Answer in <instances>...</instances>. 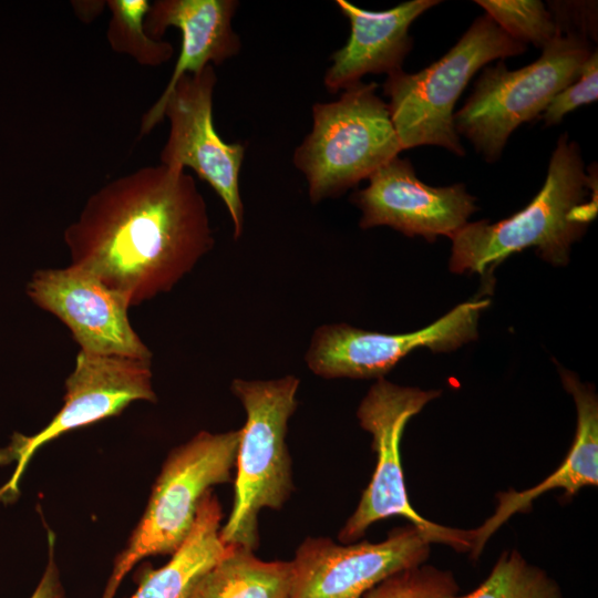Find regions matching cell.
<instances>
[{
    "mask_svg": "<svg viewBox=\"0 0 598 598\" xmlns=\"http://www.w3.org/2000/svg\"><path fill=\"white\" fill-rule=\"evenodd\" d=\"M369 185L350 200L361 210L360 227H392L405 236L434 241L452 236L477 210L463 184L433 187L420 181L408 158L399 156L375 171Z\"/></svg>",
    "mask_w": 598,
    "mask_h": 598,
    "instance_id": "cell-14",
    "label": "cell"
},
{
    "mask_svg": "<svg viewBox=\"0 0 598 598\" xmlns=\"http://www.w3.org/2000/svg\"><path fill=\"white\" fill-rule=\"evenodd\" d=\"M488 17L509 37L537 48L547 45L558 33L556 22L538 0H478Z\"/></svg>",
    "mask_w": 598,
    "mask_h": 598,
    "instance_id": "cell-22",
    "label": "cell"
},
{
    "mask_svg": "<svg viewBox=\"0 0 598 598\" xmlns=\"http://www.w3.org/2000/svg\"><path fill=\"white\" fill-rule=\"evenodd\" d=\"M453 598H563L559 585L516 549L504 551L473 591Z\"/></svg>",
    "mask_w": 598,
    "mask_h": 598,
    "instance_id": "cell-21",
    "label": "cell"
},
{
    "mask_svg": "<svg viewBox=\"0 0 598 598\" xmlns=\"http://www.w3.org/2000/svg\"><path fill=\"white\" fill-rule=\"evenodd\" d=\"M592 51L587 35L558 29L535 62L515 71L503 61L484 68L472 95L454 114L455 131L486 162H496L509 135L537 117L556 94L577 80Z\"/></svg>",
    "mask_w": 598,
    "mask_h": 598,
    "instance_id": "cell-6",
    "label": "cell"
},
{
    "mask_svg": "<svg viewBox=\"0 0 598 598\" xmlns=\"http://www.w3.org/2000/svg\"><path fill=\"white\" fill-rule=\"evenodd\" d=\"M300 380L295 375L272 380L235 379L231 391L241 402L246 422L240 429L237 476L231 513L220 528L227 545L255 550L258 514L279 509L292 491L291 461L286 444L287 424L297 409Z\"/></svg>",
    "mask_w": 598,
    "mask_h": 598,
    "instance_id": "cell-3",
    "label": "cell"
},
{
    "mask_svg": "<svg viewBox=\"0 0 598 598\" xmlns=\"http://www.w3.org/2000/svg\"><path fill=\"white\" fill-rule=\"evenodd\" d=\"M440 394L439 390L401 386L380 378L361 401L357 416L372 436L377 465L355 511L339 533L342 543L359 539L375 522L402 516L431 544H444L462 553L472 550V529L451 528L422 517L411 506L405 488L400 458L403 430L412 416Z\"/></svg>",
    "mask_w": 598,
    "mask_h": 598,
    "instance_id": "cell-8",
    "label": "cell"
},
{
    "mask_svg": "<svg viewBox=\"0 0 598 598\" xmlns=\"http://www.w3.org/2000/svg\"><path fill=\"white\" fill-rule=\"evenodd\" d=\"M27 293L70 329L81 351L151 360L130 322L128 303L90 274L70 265L37 270Z\"/></svg>",
    "mask_w": 598,
    "mask_h": 598,
    "instance_id": "cell-13",
    "label": "cell"
},
{
    "mask_svg": "<svg viewBox=\"0 0 598 598\" xmlns=\"http://www.w3.org/2000/svg\"><path fill=\"white\" fill-rule=\"evenodd\" d=\"M587 174L580 148L564 133L551 154L539 193L513 216L467 223L452 236L450 269L487 278L508 256L534 247L547 262L564 266L571 245L597 215V171Z\"/></svg>",
    "mask_w": 598,
    "mask_h": 598,
    "instance_id": "cell-2",
    "label": "cell"
},
{
    "mask_svg": "<svg viewBox=\"0 0 598 598\" xmlns=\"http://www.w3.org/2000/svg\"><path fill=\"white\" fill-rule=\"evenodd\" d=\"M598 51L594 50L580 69L575 82L556 94L542 118L547 126L558 124L576 107L592 103L598 97Z\"/></svg>",
    "mask_w": 598,
    "mask_h": 598,
    "instance_id": "cell-24",
    "label": "cell"
},
{
    "mask_svg": "<svg viewBox=\"0 0 598 598\" xmlns=\"http://www.w3.org/2000/svg\"><path fill=\"white\" fill-rule=\"evenodd\" d=\"M458 585L453 573L422 564L396 573L362 598H453Z\"/></svg>",
    "mask_w": 598,
    "mask_h": 598,
    "instance_id": "cell-23",
    "label": "cell"
},
{
    "mask_svg": "<svg viewBox=\"0 0 598 598\" xmlns=\"http://www.w3.org/2000/svg\"><path fill=\"white\" fill-rule=\"evenodd\" d=\"M488 305L487 299L461 303L430 326L408 333L323 324L315 331L305 360L324 379H380L417 348L448 352L475 340L480 316Z\"/></svg>",
    "mask_w": 598,
    "mask_h": 598,
    "instance_id": "cell-11",
    "label": "cell"
},
{
    "mask_svg": "<svg viewBox=\"0 0 598 598\" xmlns=\"http://www.w3.org/2000/svg\"><path fill=\"white\" fill-rule=\"evenodd\" d=\"M239 440L240 430L202 431L169 453L143 516L114 561L101 598H115L125 576L142 559L172 555L183 544L206 493L231 480Z\"/></svg>",
    "mask_w": 598,
    "mask_h": 598,
    "instance_id": "cell-7",
    "label": "cell"
},
{
    "mask_svg": "<svg viewBox=\"0 0 598 598\" xmlns=\"http://www.w3.org/2000/svg\"><path fill=\"white\" fill-rule=\"evenodd\" d=\"M105 3L111 12L106 39L114 52L127 54L144 66H159L171 60L173 45L150 37L145 30L150 1L107 0Z\"/></svg>",
    "mask_w": 598,
    "mask_h": 598,
    "instance_id": "cell-20",
    "label": "cell"
},
{
    "mask_svg": "<svg viewBox=\"0 0 598 598\" xmlns=\"http://www.w3.org/2000/svg\"><path fill=\"white\" fill-rule=\"evenodd\" d=\"M216 82L213 65L183 75L144 113L140 135L151 133L164 117L168 118L169 133L159 154L161 163L192 168L209 184L224 202L234 225V237L238 239L244 229L239 174L246 148L238 143H226L216 132L213 121Z\"/></svg>",
    "mask_w": 598,
    "mask_h": 598,
    "instance_id": "cell-9",
    "label": "cell"
},
{
    "mask_svg": "<svg viewBox=\"0 0 598 598\" xmlns=\"http://www.w3.org/2000/svg\"><path fill=\"white\" fill-rule=\"evenodd\" d=\"M236 0H156L150 4L144 27L161 39L169 27L182 33V47L174 71L161 95L167 94L187 73L218 65L237 55L241 48L231 27Z\"/></svg>",
    "mask_w": 598,
    "mask_h": 598,
    "instance_id": "cell-17",
    "label": "cell"
},
{
    "mask_svg": "<svg viewBox=\"0 0 598 598\" xmlns=\"http://www.w3.org/2000/svg\"><path fill=\"white\" fill-rule=\"evenodd\" d=\"M436 0H411L383 11H369L347 0L336 4L350 23L346 44L332 53L331 66L323 79L324 86L337 93L358 82L365 74L402 70V64L413 45L409 33L411 24Z\"/></svg>",
    "mask_w": 598,
    "mask_h": 598,
    "instance_id": "cell-15",
    "label": "cell"
},
{
    "mask_svg": "<svg viewBox=\"0 0 598 598\" xmlns=\"http://www.w3.org/2000/svg\"><path fill=\"white\" fill-rule=\"evenodd\" d=\"M526 49L485 13L436 62L416 73L400 70L388 75L383 93L402 150L435 145L464 156L454 126L457 99L481 68Z\"/></svg>",
    "mask_w": 598,
    "mask_h": 598,
    "instance_id": "cell-4",
    "label": "cell"
},
{
    "mask_svg": "<svg viewBox=\"0 0 598 598\" xmlns=\"http://www.w3.org/2000/svg\"><path fill=\"white\" fill-rule=\"evenodd\" d=\"M291 561H265L234 545L199 580L190 598H290Z\"/></svg>",
    "mask_w": 598,
    "mask_h": 598,
    "instance_id": "cell-19",
    "label": "cell"
},
{
    "mask_svg": "<svg viewBox=\"0 0 598 598\" xmlns=\"http://www.w3.org/2000/svg\"><path fill=\"white\" fill-rule=\"evenodd\" d=\"M375 82H358L337 101L312 106V130L293 154L312 203L369 178L402 150Z\"/></svg>",
    "mask_w": 598,
    "mask_h": 598,
    "instance_id": "cell-5",
    "label": "cell"
},
{
    "mask_svg": "<svg viewBox=\"0 0 598 598\" xmlns=\"http://www.w3.org/2000/svg\"><path fill=\"white\" fill-rule=\"evenodd\" d=\"M48 564L30 598H66L54 558V534L48 530Z\"/></svg>",
    "mask_w": 598,
    "mask_h": 598,
    "instance_id": "cell-25",
    "label": "cell"
},
{
    "mask_svg": "<svg viewBox=\"0 0 598 598\" xmlns=\"http://www.w3.org/2000/svg\"><path fill=\"white\" fill-rule=\"evenodd\" d=\"M563 384L576 405L577 426L574 442L560 466L547 478L522 492L513 488L496 495L494 513L472 529L471 557L477 558L488 538L514 514L530 509L533 501L543 494L561 488L566 496L576 495L582 487L598 485V399L592 386L576 374L559 369Z\"/></svg>",
    "mask_w": 598,
    "mask_h": 598,
    "instance_id": "cell-16",
    "label": "cell"
},
{
    "mask_svg": "<svg viewBox=\"0 0 598 598\" xmlns=\"http://www.w3.org/2000/svg\"><path fill=\"white\" fill-rule=\"evenodd\" d=\"M430 545L412 524L394 528L380 543L307 538L290 560V598H362L388 577L425 564Z\"/></svg>",
    "mask_w": 598,
    "mask_h": 598,
    "instance_id": "cell-12",
    "label": "cell"
},
{
    "mask_svg": "<svg viewBox=\"0 0 598 598\" xmlns=\"http://www.w3.org/2000/svg\"><path fill=\"white\" fill-rule=\"evenodd\" d=\"M64 402L59 412L33 435L14 433L0 450V463H16L13 474L0 487V502L19 495V484L35 452L72 430L120 414L134 401H156L151 360L81 351L65 380Z\"/></svg>",
    "mask_w": 598,
    "mask_h": 598,
    "instance_id": "cell-10",
    "label": "cell"
},
{
    "mask_svg": "<svg viewBox=\"0 0 598 598\" xmlns=\"http://www.w3.org/2000/svg\"><path fill=\"white\" fill-rule=\"evenodd\" d=\"M221 517L220 504L209 491L186 539L164 566L143 577L130 598H190L202 577L234 547L220 538Z\"/></svg>",
    "mask_w": 598,
    "mask_h": 598,
    "instance_id": "cell-18",
    "label": "cell"
},
{
    "mask_svg": "<svg viewBox=\"0 0 598 598\" xmlns=\"http://www.w3.org/2000/svg\"><path fill=\"white\" fill-rule=\"evenodd\" d=\"M63 237L70 266L95 277L130 307L173 289L215 243L195 179L162 163L94 192Z\"/></svg>",
    "mask_w": 598,
    "mask_h": 598,
    "instance_id": "cell-1",
    "label": "cell"
}]
</instances>
